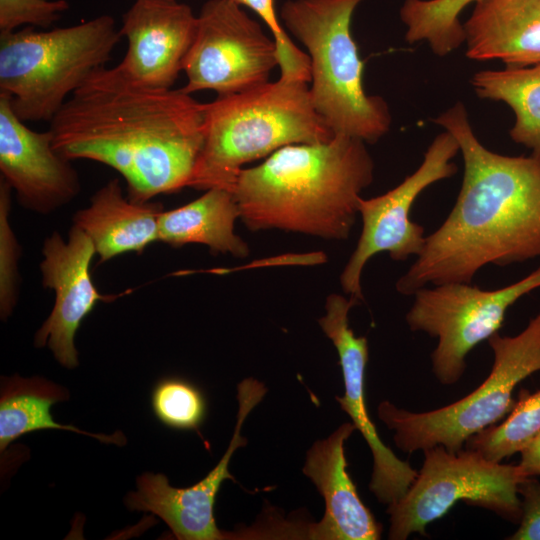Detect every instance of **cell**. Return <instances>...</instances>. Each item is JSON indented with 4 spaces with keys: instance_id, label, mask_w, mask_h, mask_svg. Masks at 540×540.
<instances>
[{
    "instance_id": "obj_1",
    "label": "cell",
    "mask_w": 540,
    "mask_h": 540,
    "mask_svg": "<svg viewBox=\"0 0 540 540\" xmlns=\"http://www.w3.org/2000/svg\"><path fill=\"white\" fill-rule=\"evenodd\" d=\"M433 121L458 141L464 174L451 212L396 282L397 292L407 296L429 284L471 283L488 264L540 257V154L490 151L475 136L461 102Z\"/></svg>"
},
{
    "instance_id": "obj_2",
    "label": "cell",
    "mask_w": 540,
    "mask_h": 540,
    "mask_svg": "<svg viewBox=\"0 0 540 540\" xmlns=\"http://www.w3.org/2000/svg\"><path fill=\"white\" fill-rule=\"evenodd\" d=\"M204 105L181 88L84 83L49 130L63 157L113 168L124 178L130 200L148 202L188 187L204 140Z\"/></svg>"
},
{
    "instance_id": "obj_3",
    "label": "cell",
    "mask_w": 540,
    "mask_h": 540,
    "mask_svg": "<svg viewBox=\"0 0 540 540\" xmlns=\"http://www.w3.org/2000/svg\"><path fill=\"white\" fill-rule=\"evenodd\" d=\"M374 167L366 143L347 135L284 146L241 170L233 189L239 218L254 232L278 229L346 240Z\"/></svg>"
},
{
    "instance_id": "obj_4",
    "label": "cell",
    "mask_w": 540,
    "mask_h": 540,
    "mask_svg": "<svg viewBox=\"0 0 540 540\" xmlns=\"http://www.w3.org/2000/svg\"><path fill=\"white\" fill-rule=\"evenodd\" d=\"M308 82L279 78L204 105V140L188 187L233 192L243 165L292 144L331 140Z\"/></svg>"
},
{
    "instance_id": "obj_5",
    "label": "cell",
    "mask_w": 540,
    "mask_h": 540,
    "mask_svg": "<svg viewBox=\"0 0 540 540\" xmlns=\"http://www.w3.org/2000/svg\"><path fill=\"white\" fill-rule=\"evenodd\" d=\"M362 1L287 0L280 17L308 51L316 111L335 135L375 143L389 131L392 119L386 101L363 87V61L351 33L353 13Z\"/></svg>"
},
{
    "instance_id": "obj_6",
    "label": "cell",
    "mask_w": 540,
    "mask_h": 540,
    "mask_svg": "<svg viewBox=\"0 0 540 540\" xmlns=\"http://www.w3.org/2000/svg\"><path fill=\"white\" fill-rule=\"evenodd\" d=\"M0 34V94L24 122L51 121L96 70L122 35L104 14L77 25Z\"/></svg>"
},
{
    "instance_id": "obj_7",
    "label": "cell",
    "mask_w": 540,
    "mask_h": 540,
    "mask_svg": "<svg viewBox=\"0 0 540 540\" xmlns=\"http://www.w3.org/2000/svg\"><path fill=\"white\" fill-rule=\"evenodd\" d=\"M493 365L486 379L465 397L438 409L411 412L384 400L378 417L394 431L403 452L423 451L438 445L458 452L469 438L495 425L514 407L516 386L540 371V312L515 336L495 333L488 339Z\"/></svg>"
},
{
    "instance_id": "obj_8",
    "label": "cell",
    "mask_w": 540,
    "mask_h": 540,
    "mask_svg": "<svg viewBox=\"0 0 540 540\" xmlns=\"http://www.w3.org/2000/svg\"><path fill=\"white\" fill-rule=\"evenodd\" d=\"M421 469L404 496L387 506L388 538L426 536V527L458 502L488 509L519 523V484L525 479L517 465L488 460L473 449L448 451L441 445L423 450Z\"/></svg>"
},
{
    "instance_id": "obj_9",
    "label": "cell",
    "mask_w": 540,
    "mask_h": 540,
    "mask_svg": "<svg viewBox=\"0 0 540 540\" xmlns=\"http://www.w3.org/2000/svg\"><path fill=\"white\" fill-rule=\"evenodd\" d=\"M540 287V265L520 281L496 290L470 283H446L419 288L406 314L411 331L436 338L432 372L443 385L463 376L467 354L501 328L507 310L519 298Z\"/></svg>"
},
{
    "instance_id": "obj_10",
    "label": "cell",
    "mask_w": 540,
    "mask_h": 540,
    "mask_svg": "<svg viewBox=\"0 0 540 540\" xmlns=\"http://www.w3.org/2000/svg\"><path fill=\"white\" fill-rule=\"evenodd\" d=\"M276 66L275 40L258 21L232 0H208L197 15L181 89L188 94L212 90L217 96L240 93L269 82Z\"/></svg>"
},
{
    "instance_id": "obj_11",
    "label": "cell",
    "mask_w": 540,
    "mask_h": 540,
    "mask_svg": "<svg viewBox=\"0 0 540 540\" xmlns=\"http://www.w3.org/2000/svg\"><path fill=\"white\" fill-rule=\"evenodd\" d=\"M459 152L456 138L444 130L429 145L418 169L399 185L377 197H360L361 235L340 275L341 287L349 297L363 300L361 274L374 255L388 252L392 260L403 262L422 252L426 236L424 228L410 219L411 207L428 186L456 174L452 159Z\"/></svg>"
},
{
    "instance_id": "obj_12",
    "label": "cell",
    "mask_w": 540,
    "mask_h": 540,
    "mask_svg": "<svg viewBox=\"0 0 540 540\" xmlns=\"http://www.w3.org/2000/svg\"><path fill=\"white\" fill-rule=\"evenodd\" d=\"M197 16L177 0H135L122 15L128 49L113 68H100L85 83L146 90L171 89L193 42Z\"/></svg>"
},
{
    "instance_id": "obj_13",
    "label": "cell",
    "mask_w": 540,
    "mask_h": 540,
    "mask_svg": "<svg viewBox=\"0 0 540 540\" xmlns=\"http://www.w3.org/2000/svg\"><path fill=\"white\" fill-rule=\"evenodd\" d=\"M263 383L246 378L237 386L238 412L230 444L217 465L199 482L177 488L161 473L146 472L137 478V490L124 499L131 511L150 512L163 520L179 540H223L230 534L220 530L214 517V505L221 484L234 480L229 472L233 453L247 444L241 428L249 413L266 394Z\"/></svg>"
},
{
    "instance_id": "obj_14",
    "label": "cell",
    "mask_w": 540,
    "mask_h": 540,
    "mask_svg": "<svg viewBox=\"0 0 540 540\" xmlns=\"http://www.w3.org/2000/svg\"><path fill=\"white\" fill-rule=\"evenodd\" d=\"M40 263L42 284L55 293L50 315L35 334L34 345L48 346L65 368L79 364L75 336L82 320L99 301L109 302L115 295H103L95 287L90 265L96 250L89 236L76 225L67 241L54 232L44 240Z\"/></svg>"
},
{
    "instance_id": "obj_15",
    "label": "cell",
    "mask_w": 540,
    "mask_h": 540,
    "mask_svg": "<svg viewBox=\"0 0 540 540\" xmlns=\"http://www.w3.org/2000/svg\"><path fill=\"white\" fill-rule=\"evenodd\" d=\"M359 302L352 297L330 294L325 302L326 313L318 323L339 356L345 392L336 400L362 434L372 453L373 470L369 489L380 503L388 506L404 496L418 471L407 461L399 459L383 443L369 417L364 391L368 341L366 337L354 334L348 319L350 309Z\"/></svg>"
},
{
    "instance_id": "obj_16",
    "label": "cell",
    "mask_w": 540,
    "mask_h": 540,
    "mask_svg": "<svg viewBox=\"0 0 540 540\" xmlns=\"http://www.w3.org/2000/svg\"><path fill=\"white\" fill-rule=\"evenodd\" d=\"M0 171L18 203L40 214L71 202L81 188L70 160L54 148L52 132L26 126L4 94H0Z\"/></svg>"
},
{
    "instance_id": "obj_17",
    "label": "cell",
    "mask_w": 540,
    "mask_h": 540,
    "mask_svg": "<svg viewBox=\"0 0 540 540\" xmlns=\"http://www.w3.org/2000/svg\"><path fill=\"white\" fill-rule=\"evenodd\" d=\"M356 430L351 422L340 425L326 439L316 441L307 452L303 473L325 501L318 523L308 537L319 540H378L382 526L362 502L349 473L344 444Z\"/></svg>"
},
{
    "instance_id": "obj_18",
    "label": "cell",
    "mask_w": 540,
    "mask_h": 540,
    "mask_svg": "<svg viewBox=\"0 0 540 540\" xmlns=\"http://www.w3.org/2000/svg\"><path fill=\"white\" fill-rule=\"evenodd\" d=\"M463 26L469 59L540 64V0H479Z\"/></svg>"
},
{
    "instance_id": "obj_19",
    "label": "cell",
    "mask_w": 540,
    "mask_h": 540,
    "mask_svg": "<svg viewBox=\"0 0 540 540\" xmlns=\"http://www.w3.org/2000/svg\"><path fill=\"white\" fill-rule=\"evenodd\" d=\"M161 203L135 202L124 196L118 179H111L77 211L73 221L92 240L100 263L127 252L141 253L158 241Z\"/></svg>"
},
{
    "instance_id": "obj_20",
    "label": "cell",
    "mask_w": 540,
    "mask_h": 540,
    "mask_svg": "<svg viewBox=\"0 0 540 540\" xmlns=\"http://www.w3.org/2000/svg\"><path fill=\"white\" fill-rule=\"evenodd\" d=\"M240 217L233 192L213 188L198 199L169 211L158 218V241L172 247L197 243L209 247L212 254H229L244 258L247 243L234 232Z\"/></svg>"
},
{
    "instance_id": "obj_21",
    "label": "cell",
    "mask_w": 540,
    "mask_h": 540,
    "mask_svg": "<svg viewBox=\"0 0 540 540\" xmlns=\"http://www.w3.org/2000/svg\"><path fill=\"white\" fill-rule=\"evenodd\" d=\"M0 392L1 454L19 437L45 429L71 431L118 446L126 443V437L120 431L111 435L90 433L73 425H64L54 421L50 412L52 406L68 400L69 392L47 379L37 376L31 378L18 375L2 376Z\"/></svg>"
},
{
    "instance_id": "obj_22",
    "label": "cell",
    "mask_w": 540,
    "mask_h": 540,
    "mask_svg": "<svg viewBox=\"0 0 540 540\" xmlns=\"http://www.w3.org/2000/svg\"><path fill=\"white\" fill-rule=\"evenodd\" d=\"M476 95L512 108L515 124L510 137L540 154V64L503 70H484L471 80Z\"/></svg>"
},
{
    "instance_id": "obj_23",
    "label": "cell",
    "mask_w": 540,
    "mask_h": 540,
    "mask_svg": "<svg viewBox=\"0 0 540 540\" xmlns=\"http://www.w3.org/2000/svg\"><path fill=\"white\" fill-rule=\"evenodd\" d=\"M479 0H405L400 18L409 44L425 41L433 53L446 56L465 43L460 13Z\"/></svg>"
},
{
    "instance_id": "obj_24",
    "label": "cell",
    "mask_w": 540,
    "mask_h": 540,
    "mask_svg": "<svg viewBox=\"0 0 540 540\" xmlns=\"http://www.w3.org/2000/svg\"><path fill=\"white\" fill-rule=\"evenodd\" d=\"M540 432V390L525 393L500 423L475 434L465 448L479 452L488 460L502 462L519 453Z\"/></svg>"
},
{
    "instance_id": "obj_25",
    "label": "cell",
    "mask_w": 540,
    "mask_h": 540,
    "mask_svg": "<svg viewBox=\"0 0 540 540\" xmlns=\"http://www.w3.org/2000/svg\"><path fill=\"white\" fill-rule=\"evenodd\" d=\"M151 407L165 426L182 431H198L206 418L203 392L181 377H165L153 387Z\"/></svg>"
},
{
    "instance_id": "obj_26",
    "label": "cell",
    "mask_w": 540,
    "mask_h": 540,
    "mask_svg": "<svg viewBox=\"0 0 540 540\" xmlns=\"http://www.w3.org/2000/svg\"><path fill=\"white\" fill-rule=\"evenodd\" d=\"M10 185L0 177V315L6 320L17 302L20 246L9 223Z\"/></svg>"
},
{
    "instance_id": "obj_27",
    "label": "cell",
    "mask_w": 540,
    "mask_h": 540,
    "mask_svg": "<svg viewBox=\"0 0 540 540\" xmlns=\"http://www.w3.org/2000/svg\"><path fill=\"white\" fill-rule=\"evenodd\" d=\"M254 11L270 30L277 46L280 78L310 82V58L289 38L279 21L274 0H232Z\"/></svg>"
},
{
    "instance_id": "obj_28",
    "label": "cell",
    "mask_w": 540,
    "mask_h": 540,
    "mask_svg": "<svg viewBox=\"0 0 540 540\" xmlns=\"http://www.w3.org/2000/svg\"><path fill=\"white\" fill-rule=\"evenodd\" d=\"M68 9L66 0H0V34L25 25L47 29Z\"/></svg>"
},
{
    "instance_id": "obj_29",
    "label": "cell",
    "mask_w": 540,
    "mask_h": 540,
    "mask_svg": "<svg viewBox=\"0 0 540 540\" xmlns=\"http://www.w3.org/2000/svg\"><path fill=\"white\" fill-rule=\"evenodd\" d=\"M521 517L518 529L507 539L540 540V482L525 478L518 487Z\"/></svg>"
},
{
    "instance_id": "obj_30",
    "label": "cell",
    "mask_w": 540,
    "mask_h": 540,
    "mask_svg": "<svg viewBox=\"0 0 540 540\" xmlns=\"http://www.w3.org/2000/svg\"><path fill=\"white\" fill-rule=\"evenodd\" d=\"M519 453L521 459L518 467L521 474L525 478L540 476V432L528 441Z\"/></svg>"
}]
</instances>
